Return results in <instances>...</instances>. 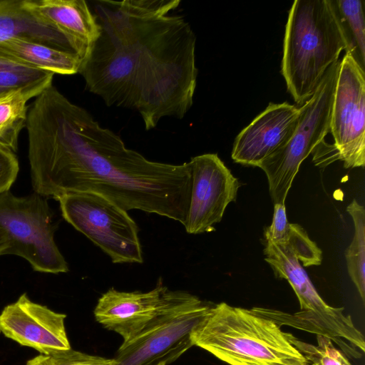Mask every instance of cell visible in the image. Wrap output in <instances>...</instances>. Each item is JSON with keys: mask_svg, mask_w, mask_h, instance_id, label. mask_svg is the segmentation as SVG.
<instances>
[{"mask_svg": "<svg viewBox=\"0 0 365 365\" xmlns=\"http://www.w3.org/2000/svg\"><path fill=\"white\" fill-rule=\"evenodd\" d=\"M0 51L28 66L53 74L78 73L83 61L76 53L20 37L1 43Z\"/></svg>", "mask_w": 365, "mask_h": 365, "instance_id": "e0dca14e", "label": "cell"}, {"mask_svg": "<svg viewBox=\"0 0 365 365\" xmlns=\"http://www.w3.org/2000/svg\"><path fill=\"white\" fill-rule=\"evenodd\" d=\"M56 228L45 197L36 192L18 197L10 190L0 194V256L21 257L39 272H67L54 240Z\"/></svg>", "mask_w": 365, "mask_h": 365, "instance_id": "52a82bcc", "label": "cell"}, {"mask_svg": "<svg viewBox=\"0 0 365 365\" xmlns=\"http://www.w3.org/2000/svg\"><path fill=\"white\" fill-rule=\"evenodd\" d=\"M16 37L73 53L82 59L86 56L75 42L28 10L24 0H0V43Z\"/></svg>", "mask_w": 365, "mask_h": 365, "instance_id": "2e32d148", "label": "cell"}, {"mask_svg": "<svg viewBox=\"0 0 365 365\" xmlns=\"http://www.w3.org/2000/svg\"><path fill=\"white\" fill-rule=\"evenodd\" d=\"M311 365H314V364H311Z\"/></svg>", "mask_w": 365, "mask_h": 365, "instance_id": "d4e9b609", "label": "cell"}, {"mask_svg": "<svg viewBox=\"0 0 365 365\" xmlns=\"http://www.w3.org/2000/svg\"><path fill=\"white\" fill-rule=\"evenodd\" d=\"M336 9L344 31L349 53L365 68V17L363 0H335Z\"/></svg>", "mask_w": 365, "mask_h": 365, "instance_id": "44dd1931", "label": "cell"}, {"mask_svg": "<svg viewBox=\"0 0 365 365\" xmlns=\"http://www.w3.org/2000/svg\"><path fill=\"white\" fill-rule=\"evenodd\" d=\"M26 128L34 192L56 200L70 192H92L125 211L139 210L185 225L188 163L151 161L128 148L53 84L29 106Z\"/></svg>", "mask_w": 365, "mask_h": 365, "instance_id": "6da1fadb", "label": "cell"}, {"mask_svg": "<svg viewBox=\"0 0 365 365\" xmlns=\"http://www.w3.org/2000/svg\"><path fill=\"white\" fill-rule=\"evenodd\" d=\"M336 160L345 168L365 163V71L349 53L339 62L330 130Z\"/></svg>", "mask_w": 365, "mask_h": 365, "instance_id": "30bf717a", "label": "cell"}, {"mask_svg": "<svg viewBox=\"0 0 365 365\" xmlns=\"http://www.w3.org/2000/svg\"><path fill=\"white\" fill-rule=\"evenodd\" d=\"M19 160L15 153L0 148V194L9 190L18 175Z\"/></svg>", "mask_w": 365, "mask_h": 365, "instance_id": "cb8c5ba5", "label": "cell"}, {"mask_svg": "<svg viewBox=\"0 0 365 365\" xmlns=\"http://www.w3.org/2000/svg\"><path fill=\"white\" fill-rule=\"evenodd\" d=\"M40 93L31 90H15L0 96V148L16 153L21 130L26 128L27 102Z\"/></svg>", "mask_w": 365, "mask_h": 365, "instance_id": "ac0fdd59", "label": "cell"}, {"mask_svg": "<svg viewBox=\"0 0 365 365\" xmlns=\"http://www.w3.org/2000/svg\"><path fill=\"white\" fill-rule=\"evenodd\" d=\"M100 27L78 73L108 106L137 111L147 130L182 119L197 86L196 36L180 0H98Z\"/></svg>", "mask_w": 365, "mask_h": 365, "instance_id": "7a4b0ae2", "label": "cell"}, {"mask_svg": "<svg viewBox=\"0 0 365 365\" xmlns=\"http://www.w3.org/2000/svg\"><path fill=\"white\" fill-rule=\"evenodd\" d=\"M352 218L354 234L345 257L349 275L356 286L360 297L365 302V211L354 200L346 207Z\"/></svg>", "mask_w": 365, "mask_h": 365, "instance_id": "ffe728a7", "label": "cell"}, {"mask_svg": "<svg viewBox=\"0 0 365 365\" xmlns=\"http://www.w3.org/2000/svg\"><path fill=\"white\" fill-rule=\"evenodd\" d=\"M170 290L161 279L147 292H120L110 288L98 299L94 309L96 321L118 333L123 341L136 335L161 309Z\"/></svg>", "mask_w": 365, "mask_h": 365, "instance_id": "5bb4252c", "label": "cell"}, {"mask_svg": "<svg viewBox=\"0 0 365 365\" xmlns=\"http://www.w3.org/2000/svg\"><path fill=\"white\" fill-rule=\"evenodd\" d=\"M264 260L275 276L287 280L299 300L300 310L311 312L331 326L340 336L361 353L365 351L364 334L354 325L343 307H333L321 297L312 284L304 267L319 265L322 250L298 224L289 223L280 240L274 243L265 240Z\"/></svg>", "mask_w": 365, "mask_h": 365, "instance_id": "8992f818", "label": "cell"}, {"mask_svg": "<svg viewBox=\"0 0 365 365\" xmlns=\"http://www.w3.org/2000/svg\"><path fill=\"white\" fill-rule=\"evenodd\" d=\"M299 116V108L294 105L269 103L235 138L231 154L234 162L258 167L288 142Z\"/></svg>", "mask_w": 365, "mask_h": 365, "instance_id": "4fadbf2b", "label": "cell"}, {"mask_svg": "<svg viewBox=\"0 0 365 365\" xmlns=\"http://www.w3.org/2000/svg\"><path fill=\"white\" fill-rule=\"evenodd\" d=\"M188 163L191 186L185 231L212 232L227 205L236 200L240 182L216 153L193 157Z\"/></svg>", "mask_w": 365, "mask_h": 365, "instance_id": "8fae6325", "label": "cell"}, {"mask_svg": "<svg viewBox=\"0 0 365 365\" xmlns=\"http://www.w3.org/2000/svg\"><path fill=\"white\" fill-rule=\"evenodd\" d=\"M66 317L64 314L31 301L24 293L1 312L0 331L6 337L40 354H49L71 348Z\"/></svg>", "mask_w": 365, "mask_h": 365, "instance_id": "7c38bea8", "label": "cell"}, {"mask_svg": "<svg viewBox=\"0 0 365 365\" xmlns=\"http://www.w3.org/2000/svg\"><path fill=\"white\" fill-rule=\"evenodd\" d=\"M347 48L335 0L294 1L285 27L281 72L297 104L313 95Z\"/></svg>", "mask_w": 365, "mask_h": 365, "instance_id": "3957f363", "label": "cell"}, {"mask_svg": "<svg viewBox=\"0 0 365 365\" xmlns=\"http://www.w3.org/2000/svg\"><path fill=\"white\" fill-rule=\"evenodd\" d=\"M289 332L250 309L214 304L192 333L194 346L229 365H311Z\"/></svg>", "mask_w": 365, "mask_h": 365, "instance_id": "277c9868", "label": "cell"}, {"mask_svg": "<svg viewBox=\"0 0 365 365\" xmlns=\"http://www.w3.org/2000/svg\"><path fill=\"white\" fill-rule=\"evenodd\" d=\"M54 74L28 66L0 51V96L24 89L41 93L53 82Z\"/></svg>", "mask_w": 365, "mask_h": 365, "instance_id": "d6986e66", "label": "cell"}, {"mask_svg": "<svg viewBox=\"0 0 365 365\" xmlns=\"http://www.w3.org/2000/svg\"><path fill=\"white\" fill-rule=\"evenodd\" d=\"M317 345L305 342L289 332L288 337L303 356L314 365H352L349 358L332 341L322 335H316Z\"/></svg>", "mask_w": 365, "mask_h": 365, "instance_id": "7402d4cb", "label": "cell"}, {"mask_svg": "<svg viewBox=\"0 0 365 365\" xmlns=\"http://www.w3.org/2000/svg\"><path fill=\"white\" fill-rule=\"evenodd\" d=\"M113 359L88 354L71 348L49 354H39L29 360L26 365H113Z\"/></svg>", "mask_w": 365, "mask_h": 365, "instance_id": "603a6c76", "label": "cell"}, {"mask_svg": "<svg viewBox=\"0 0 365 365\" xmlns=\"http://www.w3.org/2000/svg\"><path fill=\"white\" fill-rule=\"evenodd\" d=\"M213 303L185 291L170 290L156 315L132 338L123 341L113 365H168L194 346L192 333Z\"/></svg>", "mask_w": 365, "mask_h": 365, "instance_id": "5b68a950", "label": "cell"}, {"mask_svg": "<svg viewBox=\"0 0 365 365\" xmlns=\"http://www.w3.org/2000/svg\"><path fill=\"white\" fill-rule=\"evenodd\" d=\"M24 6L54 27L86 53L100 33L96 18L85 0H24Z\"/></svg>", "mask_w": 365, "mask_h": 365, "instance_id": "9a60e30c", "label": "cell"}, {"mask_svg": "<svg viewBox=\"0 0 365 365\" xmlns=\"http://www.w3.org/2000/svg\"><path fill=\"white\" fill-rule=\"evenodd\" d=\"M58 201L64 220L113 263H143L139 229L127 211L92 192H70Z\"/></svg>", "mask_w": 365, "mask_h": 365, "instance_id": "9c48e42d", "label": "cell"}, {"mask_svg": "<svg viewBox=\"0 0 365 365\" xmlns=\"http://www.w3.org/2000/svg\"><path fill=\"white\" fill-rule=\"evenodd\" d=\"M339 62L329 68L313 95L299 108L298 123L288 142L258 165L266 174L274 204H284L301 163L330 130Z\"/></svg>", "mask_w": 365, "mask_h": 365, "instance_id": "ba28073f", "label": "cell"}]
</instances>
